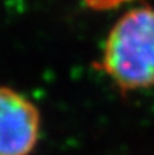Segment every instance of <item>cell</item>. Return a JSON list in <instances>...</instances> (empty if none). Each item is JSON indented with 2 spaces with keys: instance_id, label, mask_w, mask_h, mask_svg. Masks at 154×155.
<instances>
[{
  "instance_id": "6da1fadb",
  "label": "cell",
  "mask_w": 154,
  "mask_h": 155,
  "mask_svg": "<svg viewBox=\"0 0 154 155\" xmlns=\"http://www.w3.org/2000/svg\"><path fill=\"white\" fill-rule=\"evenodd\" d=\"M123 91L154 86V10L136 8L115 25L100 63Z\"/></svg>"
},
{
  "instance_id": "7a4b0ae2",
  "label": "cell",
  "mask_w": 154,
  "mask_h": 155,
  "mask_svg": "<svg viewBox=\"0 0 154 155\" xmlns=\"http://www.w3.org/2000/svg\"><path fill=\"white\" fill-rule=\"evenodd\" d=\"M40 127V112L30 99L10 87H0V155H30Z\"/></svg>"
},
{
  "instance_id": "3957f363",
  "label": "cell",
  "mask_w": 154,
  "mask_h": 155,
  "mask_svg": "<svg viewBox=\"0 0 154 155\" xmlns=\"http://www.w3.org/2000/svg\"><path fill=\"white\" fill-rule=\"evenodd\" d=\"M87 2L94 7H104V5H109L111 2H115V0H87Z\"/></svg>"
}]
</instances>
